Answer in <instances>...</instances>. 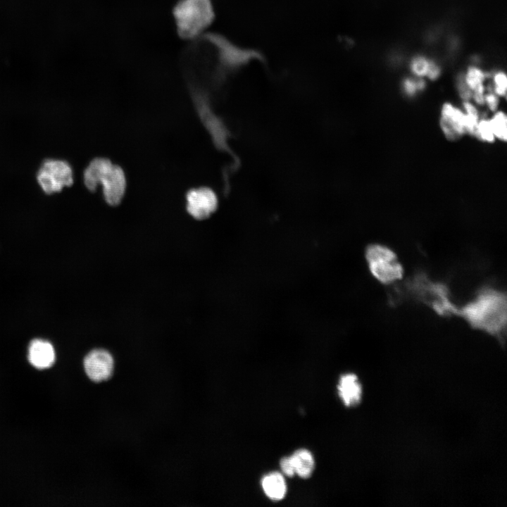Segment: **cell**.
<instances>
[{
  "instance_id": "6da1fadb",
  "label": "cell",
  "mask_w": 507,
  "mask_h": 507,
  "mask_svg": "<svg viewBox=\"0 0 507 507\" xmlns=\"http://www.w3.org/2000/svg\"><path fill=\"white\" fill-rule=\"evenodd\" d=\"M458 316L474 329L496 337L503 344L506 327V296L502 291L485 285L474 298L459 307Z\"/></svg>"
},
{
  "instance_id": "7a4b0ae2",
  "label": "cell",
  "mask_w": 507,
  "mask_h": 507,
  "mask_svg": "<svg viewBox=\"0 0 507 507\" xmlns=\"http://www.w3.org/2000/svg\"><path fill=\"white\" fill-rule=\"evenodd\" d=\"M396 293H401L400 298H411L422 302L441 316L457 315L458 306L450 299V291L446 284L432 281L423 271L417 272L407 280Z\"/></svg>"
},
{
  "instance_id": "3957f363",
  "label": "cell",
  "mask_w": 507,
  "mask_h": 507,
  "mask_svg": "<svg viewBox=\"0 0 507 507\" xmlns=\"http://www.w3.org/2000/svg\"><path fill=\"white\" fill-rule=\"evenodd\" d=\"M84 182L91 191H94L101 184L104 199L111 206H117L120 203L126 188L123 169L104 158H96L91 161L84 170Z\"/></svg>"
},
{
  "instance_id": "277c9868",
  "label": "cell",
  "mask_w": 507,
  "mask_h": 507,
  "mask_svg": "<svg viewBox=\"0 0 507 507\" xmlns=\"http://www.w3.org/2000/svg\"><path fill=\"white\" fill-rule=\"evenodd\" d=\"M173 15L180 37L192 39L202 35L211 24L213 11L210 0H180Z\"/></svg>"
},
{
  "instance_id": "5b68a950",
  "label": "cell",
  "mask_w": 507,
  "mask_h": 507,
  "mask_svg": "<svg viewBox=\"0 0 507 507\" xmlns=\"http://www.w3.org/2000/svg\"><path fill=\"white\" fill-rule=\"evenodd\" d=\"M365 256L371 275L380 283L389 285L403 278V267L389 246L371 244L366 247Z\"/></svg>"
},
{
  "instance_id": "8992f818",
  "label": "cell",
  "mask_w": 507,
  "mask_h": 507,
  "mask_svg": "<svg viewBox=\"0 0 507 507\" xmlns=\"http://www.w3.org/2000/svg\"><path fill=\"white\" fill-rule=\"evenodd\" d=\"M37 177L46 194L59 192L63 187L70 186L73 182L71 167L67 162L60 160L45 161Z\"/></svg>"
},
{
  "instance_id": "52a82bcc",
  "label": "cell",
  "mask_w": 507,
  "mask_h": 507,
  "mask_svg": "<svg viewBox=\"0 0 507 507\" xmlns=\"http://www.w3.org/2000/svg\"><path fill=\"white\" fill-rule=\"evenodd\" d=\"M84 369L87 377L94 382H101L111 377L114 371L112 354L104 349L89 351L84 359Z\"/></svg>"
},
{
  "instance_id": "ba28073f",
  "label": "cell",
  "mask_w": 507,
  "mask_h": 507,
  "mask_svg": "<svg viewBox=\"0 0 507 507\" xmlns=\"http://www.w3.org/2000/svg\"><path fill=\"white\" fill-rule=\"evenodd\" d=\"M186 199L187 212L197 220L208 218L218 208V197L208 187L191 189Z\"/></svg>"
},
{
  "instance_id": "9c48e42d",
  "label": "cell",
  "mask_w": 507,
  "mask_h": 507,
  "mask_svg": "<svg viewBox=\"0 0 507 507\" xmlns=\"http://www.w3.org/2000/svg\"><path fill=\"white\" fill-rule=\"evenodd\" d=\"M439 125L446 137L451 140L466 132L464 112L451 103H445L442 106Z\"/></svg>"
},
{
  "instance_id": "30bf717a",
  "label": "cell",
  "mask_w": 507,
  "mask_h": 507,
  "mask_svg": "<svg viewBox=\"0 0 507 507\" xmlns=\"http://www.w3.org/2000/svg\"><path fill=\"white\" fill-rule=\"evenodd\" d=\"M338 394L344 406L354 407L362 397V387L356 375L346 373L341 376L337 385Z\"/></svg>"
},
{
  "instance_id": "8fae6325",
  "label": "cell",
  "mask_w": 507,
  "mask_h": 507,
  "mask_svg": "<svg viewBox=\"0 0 507 507\" xmlns=\"http://www.w3.org/2000/svg\"><path fill=\"white\" fill-rule=\"evenodd\" d=\"M55 351L53 346L47 341L33 339L28 349L30 363L38 369L51 367L55 361Z\"/></svg>"
},
{
  "instance_id": "7c38bea8",
  "label": "cell",
  "mask_w": 507,
  "mask_h": 507,
  "mask_svg": "<svg viewBox=\"0 0 507 507\" xmlns=\"http://www.w3.org/2000/svg\"><path fill=\"white\" fill-rule=\"evenodd\" d=\"M263 489L268 497L273 501L282 499L287 492L286 482L279 472H271L261 480Z\"/></svg>"
},
{
  "instance_id": "4fadbf2b",
  "label": "cell",
  "mask_w": 507,
  "mask_h": 507,
  "mask_svg": "<svg viewBox=\"0 0 507 507\" xmlns=\"http://www.w3.org/2000/svg\"><path fill=\"white\" fill-rule=\"evenodd\" d=\"M295 474L303 479L308 478L315 468V461L311 451L305 449L296 450L292 456Z\"/></svg>"
},
{
  "instance_id": "5bb4252c",
  "label": "cell",
  "mask_w": 507,
  "mask_h": 507,
  "mask_svg": "<svg viewBox=\"0 0 507 507\" xmlns=\"http://www.w3.org/2000/svg\"><path fill=\"white\" fill-rule=\"evenodd\" d=\"M463 106L464 109L463 112L465 115L466 132L470 135L475 136L477 124L480 119L479 111L477 107L469 101H464Z\"/></svg>"
},
{
  "instance_id": "9a60e30c",
  "label": "cell",
  "mask_w": 507,
  "mask_h": 507,
  "mask_svg": "<svg viewBox=\"0 0 507 507\" xmlns=\"http://www.w3.org/2000/svg\"><path fill=\"white\" fill-rule=\"evenodd\" d=\"M489 120L495 138L505 142L507 135V118L504 112L496 111Z\"/></svg>"
},
{
  "instance_id": "2e32d148",
  "label": "cell",
  "mask_w": 507,
  "mask_h": 507,
  "mask_svg": "<svg viewBox=\"0 0 507 507\" xmlns=\"http://www.w3.org/2000/svg\"><path fill=\"white\" fill-rule=\"evenodd\" d=\"M475 137L482 141L489 143L494 141L495 136L494 134L489 119L486 118L480 119L476 130Z\"/></svg>"
},
{
  "instance_id": "e0dca14e",
  "label": "cell",
  "mask_w": 507,
  "mask_h": 507,
  "mask_svg": "<svg viewBox=\"0 0 507 507\" xmlns=\"http://www.w3.org/2000/svg\"><path fill=\"white\" fill-rule=\"evenodd\" d=\"M484 80V74L476 68H469L465 78V84L472 92L483 86Z\"/></svg>"
},
{
  "instance_id": "ac0fdd59",
  "label": "cell",
  "mask_w": 507,
  "mask_h": 507,
  "mask_svg": "<svg viewBox=\"0 0 507 507\" xmlns=\"http://www.w3.org/2000/svg\"><path fill=\"white\" fill-rule=\"evenodd\" d=\"M494 92L497 96H505L507 87L506 76L503 73H498L494 77Z\"/></svg>"
},
{
  "instance_id": "d6986e66",
  "label": "cell",
  "mask_w": 507,
  "mask_h": 507,
  "mask_svg": "<svg viewBox=\"0 0 507 507\" xmlns=\"http://www.w3.org/2000/svg\"><path fill=\"white\" fill-rule=\"evenodd\" d=\"M430 62L423 58H415L412 63V70L419 76L426 75L430 67Z\"/></svg>"
},
{
  "instance_id": "ffe728a7",
  "label": "cell",
  "mask_w": 507,
  "mask_h": 507,
  "mask_svg": "<svg viewBox=\"0 0 507 507\" xmlns=\"http://www.w3.org/2000/svg\"><path fill=\"white\" fill-rule=\"evenodd\" d=\"M282 471L287 476L292 477L295 475L294 464L291 456L283 457L280 462Z\"/></svg>"
},
{
  "instance_id": "44dd1931",
  "label": "cell",
  "mask_w": 507,
  "mask_h": 507,
  "mask_svg": "<svg viewBox=\"0 0 507 507\" xmlns=\"http://www.w3.org/2000/svg\"><path fill=\"white\" fill-rule=\"evenodd\" d=\"M499 100L496 94L489 92L484 94V104L487 106L491 111H497Z\"/></svg>"
},
{
  "instance_id": "7402d4cb",
  "label": "cell",
  "mask_w": 507,
  "mask_h": 507,
  "mask_svg": "<svg viewBox=\"0 0 507 507\" xmlns=\"http://www.w3.org/2000/svg\"><path fill=\"white\" fill-rule=\"evenodd\" d=\"M458 90L463 99L464 101H469L472 94V91L468 88L465 80L463 79L461 80L458 83Z\"/></svg>"
},
{
  "instance_id": "603a6c76",
  "label": "cell",
  "mask_w": 507,
  "mask_h": 507,
  "mask_svg": "<svg viewBox=\"0 0 507 507\" xmlns=\"http://www.w3.org/2000/svg\"><path fill=\"white\" fill-rule=\"evenodd\" d=\"M403 86L406 94L408 95H413L418 90L416 82L410 79L405 80Z\"/></svg>"
},
{
  "instance_id": "cb8c5ba5",
  "label": "cell",
  "mask_w": 507,
  "mask_h": 507,
  "mask_svg": "<svg viewBox=\"0 0 507 507\" xmlns=\"http://www.w3.org/2000/svg\"><path fill=\"white\" fill-rule=\"evenodd\" d=\"M439 74V68L437 65H435L433 63H430L427 75L430 79L433 80V79H436L438 77Z\"/></svg>"
}]
</instances>
